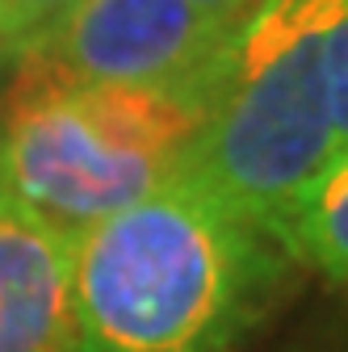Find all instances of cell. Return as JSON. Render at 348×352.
<instances>
[{
  "label": "cell",
  "instance_id": "obj_4",
  "mask_svg": "<svg viewBox=\"0 0 348 352\" xmlns=\"http://www.w3.org/2000/svg\"><path fill=\"white\" fill-rule=\"evenodd\" d=\"M239 30L189 0H72L30 38L25 55L80 80L214 101Z\"/></svg>",
  "mask_w": 348,
  "mask_h": 352
},
{
  "label": "cell",
  "instance_id": "obj_5",
  "mask_svg": "<svg viewBox=\"0 0 348 352\" xmlns=\"http://www.w3.org/2000/svg\"><path fill=\"white\" fill-rule=\"evenodd\" d=\"M76 231L0 185V352H80Z\"/></svg>",
  "mask_w": 348,
  "mask_h": 352
},
{
  "label": "cell",
  "instance_id": "obj_6",
  "mask_svg": "<svg viewBox=\"0 0 348 352\" xmlns=\"http://www.w3.org/2000/svg\"><path fill=\"white\" fill-rule=\"evenodd\" d=\"M273 239L315 264L331 281H348V160L336 155L323 176L298 197V206L277 223Z\"/></svg>",
  "mask_w": 348,
  "mask_h": 352
},
{
  "label": "cell",
  "instance_id": "obj_9",
  "mask_svg": "<svg viewBox=\"0 0 348 352\" xmlns=\"http://www.w3.org/2000/svg\"><path fill=\"white\" fill-rule=\"evenodd\" d=\"M340 155H344V160H348V143H344V147H340Z\"/></svg>",
  "mask_w": 348,
  "mask_h": 352
},
{
  "label": "cell",
  "instance_id": "obj_7",
  "mask_svg": "<svg viewBox=\"0 0 348 352\" xmlns=\"http://www.w3.org/2000/svg\"><path fill=\"white\" fill-rule=\"evenodd\" d=\"M323 72H327V101H331V122L340 147L348 143V9L336 17L327 30V47H323Z\"/></svg>",
  "mask_w": 348,
  "mask_h": 352
},
{
  "label": "cell",
  "instance_id": "obj_8",
  "mask_svg": "<svg viewBox=\"0 0 348 352\" xmlns=\"http://www.w3.org/2000/svg\"><path fill=\"white\" fill-rule=\"evenodd\" d=\"M189 5H197L202 13L219 17V21H227V25H243L260 0H189Z\"/></svg>",
  "mask_w": 348,
  "mask_h": 352
},
{
  "label": "cell",
  "instance_id": "obj_2",
  "mask_svg": "<svg viewBox=\"0 0 348 352\" xmlns=\"http://www.w3.org/2000/svg\"><path fill=\"white\" fill-rule=\"evenodd\" d=\"M206 113L197 97L80 80L25 55L0 122V185L84 231L181 176Z\"/></svg>",
  "mask_w": 348,
  "mask_h": 352
},
{
  "label": "cell",
  "instance_id": "obj_3",
  "mask_svg": "<svg viewBox=\"0 0 348 352\" xmlns=\"http://www.w3.org/2000/svg\"><path fill=\"white\" fill-rule=\"evenodd\" d=\"M344 9L348 0H260L185 164L269 235L340 155L323 47Z\"/></svg>",
  "mask_w": 348,
  "mask_h": 352
},
{
  "label": "cell",
  "instance_id": "obj_1",
  "mask_svg": "<svg viewBox=\"0 0 348 352\" xmlns=\"http://www.w3.org/2000/svg\"><path fill=\"white\" fill-rule=\"evenodd\" d=\"M277 239L189 172L76 231L80 352H227L277 285Z\"/></svg>",
  "mask_w": 348,
  "mask_h": 352
}]
</instances>
